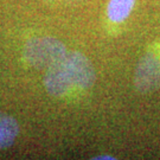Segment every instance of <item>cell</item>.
Returning a JSON list of instances; mask_svg holds the SVG:
<instances>
[{"mask_svg": "<svg viewBox=\"0 0 160 160\" xmlns=\"http://www.w3.org/2000/svg\"><path fill=\"white\" fill-rule=\"evenodd\" d=\"M96 80L92 62L78 51L67 52L62 59L46 69L44 87L49 95L64 97L72 90H87Z\"/></svg>", "mask_w": 160, "mask_h": 160, "instance_id": "obj_1", "label": "cell"}, {"mask_svg": "<svg viewBox=\"0 0 160 160\" xmlns=\"http://www.w3.org/2000/svg\"><path fill=\"white\" fill-rule=\"evenodd\" d=\"M63 43L53 37H36L24 46V59L34 69H49L67 53Z\"/></svg>", "mask_w": 160, "mask_h": 160, "instance_id": "obj_2", "label": "cell"}, {"mask_svg": "<svg viewBox=\"0 0 160 160\" xmlns=\"http://www.w3.org/2000/svg\"><path fill=\"white\" fill-rule=\"evenodd\" d=\"M134 86L140 94H149L160 88V48L149 50L139 61L134 72Z\"/></svg>", "mask_w": 160, "mask_h": 160, "instance_id": "obj_3", "label": "cell"}, {"mask_svg": "<svg viewBox=\"0 0 160 160\" xmlns=\"http://www.w3.org/2000/svg\"><path fill=\"white\" fill-rule=\"evenodd\" d=\"M19 133V125L11 115L0 112V149L13 145Z\"/></svg>", "mask_w": 160, "mask_h": 160, "instance_id": "obj_4", "label": "cell"}, {"mask_svg": "<svg viewBox=\"0 0 160 160\" xmlns=\"http://www.w3.org/2000/svg\"><path fill=\"white\" fill-rule=\"evenodd\" d=\"M135 0H109L107 14L110 22L121 23L129 17Z\"/></svg>", "mask_w": 160, "mask_h": 160, "instance_id": "obj_5", "label": "cell"}, {"mask_svg": "<svg viewBox=\"0 0 160 160\" xmlns=\"http://www.w3.org/2000/svg\"><path fill=\"white\" fill-rule=\"evenodd\" d=\"M95 160H101V159H115L114 157H109V155H103V157H101V155H97V157H95L94 158Z\"/></svg>", "mask_w": 160, "mask_h": 160, "instance_id": "obj_6", "label": "cell"}]
</instances>
